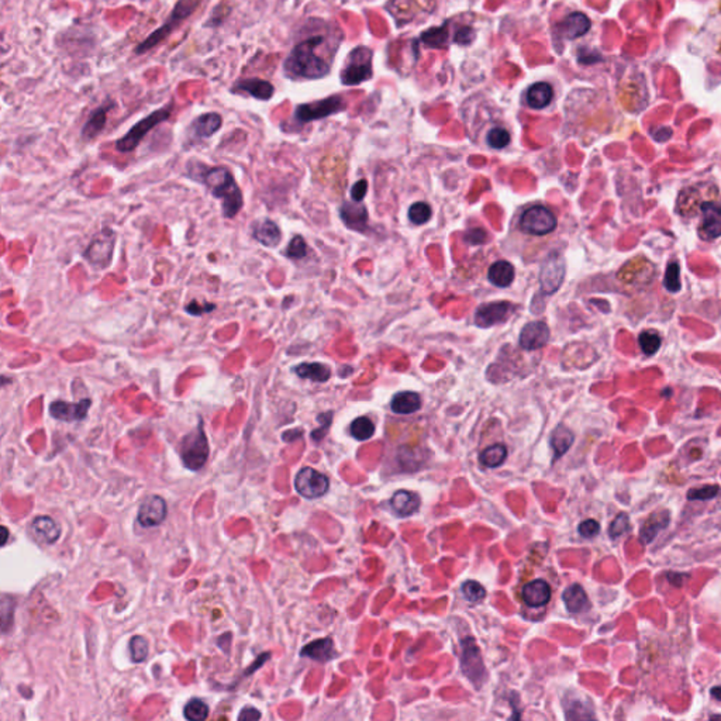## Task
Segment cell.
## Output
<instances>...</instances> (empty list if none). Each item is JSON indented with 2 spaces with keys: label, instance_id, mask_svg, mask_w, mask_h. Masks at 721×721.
I'll use <instances>...</instances> for the list:
<instances>
[{
  "label": "cell",
  "instance_id": "6da1fadb",
  "mask_svg": "<svg viewBox=\"0 0 721 721\" xmlns=\"http://www.w3.org/2000/svg\"><path fill=\"white\" fill-rule=\"evenodd\" d=\"M188 169L190 178L205 184L212 195L221 200L223 216L225 219H233L241 212L244 206V196L230 169L224 166L209 168L205 164L193 162L188 164Z\"/></svg>",
  "mask_w": 721,
  "mask_h": 721
},
{
  "label": "cell",
  "instance_id": "7a4b0ae2",
  "mask_svg": "<svg viewBox=\"0 0 721 721\" xmlns=\"http://www.w3.org/2000/svg\"><path fill=\"white\" fill-rule=\"evenodd\" d=\"M324 44V37L313 36L300 41L287 56L283 69L291 78L320 79L330 72V63L315 52Z\"/></svg>",
  "mask_w": 721,
  "mask_h": 721
},
{
  "label": "cell",
  "instance_id": "3957f363",
  "mask_svg": "<svg viewBox=\"0 0 721 721\" xmlns=\"http://www.w3.org/2000/svg\"><path fill=\"white\" fill-rule=\"evenodd\" d=\"M199 3H200V0H179L177 6L174 8V10H172L169 19L165 21V24L157 28L154 33H151L150 37H147L146 40L137 45L135 54L141 55L144 52L155 48L158 44H161L168 36H170V33L174 32L179 24H182L184 20H186L197 9Z\"/></svg>",
  "mask_w": 721,
  "mask_h": 721
},
{
  "label": "cell",
  "instance_id": "277c9868",
  "mask_svg": "<svg viewBox=\"0 0 721 721\" xmlns=\"http://www.w3.org/2000/svg\"><path fill=\"white\" fill-rule=\"evenodd\" d=\"M172 109H174V103H168L164 107L153 111L150 116L144 118L142 120L135 123L122 138L118 140L116 142L118 151L120 153L134 151L140 146V142L142 141L144 137H146L158 124L166 122L170 118Z\"/></svg>",
  "mask_w": 721,
  "mask_h": 721
},
{
  "label": "cell",
  "instance_id": "5b68a950",
  "mask_svg": "<svg viewBox=\"0 0 721 721\" xmlns=\"http://www.w3.org/2000/svg\"><path fill=\"white\" fill-rule=\"evenodd\" d=\"M181 458L185 467L192 471H199L206 464L209 458V443L201 421L195 431L184 437L181 443Z\"/></svg>",
  "mask_w": 721,
  "mask_h": 721
},
{
  "label": "cell",
  "instance_id": "8992f818",
  "mask_svg": "<svg viewBox=\"0 0 721 721\" xmlns=\"http://www.w3.org/2000/svg\"><path fill=\"white\" fill-rule=\"evenodd\" d=\"M116 232L111 228H103L99 232L83 252V258L92 267L103 269L111 264L114 245H116Z\"/></svg>",
  "mask_w": 721,
  "mask_h": 721
},
{
  "label": "cell",
  "instance_id": "52a82bcc",
  "mask_svg": "<svg viewBox=\"0 0 721 721\" xmlns=\"http://www.w3.org/2000/svg\"><path fill=\"white\" fill-rule=\"evenodd\" d=\"M522 232L531 236H546L553 233L557 227V219L554 213L545 206L537 205L527 209L518 221Z\"/></svg>",
  "mask_w": 721,
  "mask_h": 721
},
{
  "label": "cell",
  "instance_id": "ba28073f",
  "mask_svg": "<svg viewBox=\"0 0 721 721\" xmlns=\"http://www.w3.org/2000/svg\"><path fill=\"white\" fill-rule=\"evenodd\" d=\"M566 274V265H565V258L562 254L554 251L548 254L544 259L540 271V285L541 291L545 295H553L555 293L564 283Z\"/></svg>",
  "mask_w": 721,
  "mask_h": 721
},
{
  "label": "cell",
  "instance_id": "9c48e42d",
  "mask_svg": "<svg viewBox=\"0 0 721 721\" xmlns=\"http://www.w3.org/2000/svg\"><path fill=\"white\" fill-rule=\"evenodd\" d=\"M345 109V103L340 96H330L323 100L299 104L295 110V120L304 124L314 120H320L331 116Z\"/></svg>",
  "mask_w": 721,
  "mask_h": 721
},
{
  "label": "cell",
  "instance_id": "30bf717a",
  "mask_svg": "<svg viewBox=\"0 0 721 721\" xmlns=\"http://www.w3.org/2000/svg\"><path fill=\"white\" fill-rule=\"evenodd\" d=\"M372 76V52L365 47L354 49L350 61L342 72L344 85H358Z\"/></svg>",
  "mask_w": 721,
  "mask_h": 721
},
{
  "label": "cell",
  "instance_id": "8fae6325",
  "mask_svg": "<svg viewBox=\"0 0 721 721\" xmlns=\"http://www.w3.org/2000/svg\"><path fill=\"white\" fill-rule=\"evenodd\" d=\"M461 663H463V672L465 674V676L475 686H480L486 679V669L480 656V651L475 644L474 639H467L463 641Z\"/></svg>",
  "mask_w": 721,
  "mask_h": 721
},
{
  "label": "cell",
  "instance_id": "7c38bea8",
  "mask_svg": "<svg viewBox=\"0 0 721 721\" xmlns=\"http://www.w3.org/2000/svg\"><path fill=\"white\" fill-rule=\"evenodd\" d=\"M295 487L303 498L317 499L329 490V478L313 468H303L295 479Z\"/></svg>",
  "mask_w": 721,
  "mask_h": 721
},
{
  "label": "cell",
  "instance_id": "4fadbf2b",
  "mask_svg": "<svg viewBox=\"0 0 721 721\" xmlns=\"http://www.w3.org/2000/svg\"><path fill=\"white\" fill-rule=\"evenodd\" d=\"M514 306L510 302H490L480 304L475 313V323L482 329L493 327L506 322L514 311Z\"/></svg>",
  "mask_w": 721,
  "mask_h": 721
},
{
  "label": "cell",
  "instance_id": "5bb4252c",
  "mask_svg": "<svg viewBox=\"0 0 721 721\" xmlns=\"http://www.w3.org/2000/svg\"><path fill=\"white\" fill-rule=\"evenodd\" d=\"M91 406V399H83L79 401L55 400L49 405V414L61 421H79L88 416Z\"/></svg>",
  "mask_w": 721,
  "mask_h": 721
},
{
  "label": "cell",
  "instance_id": "9a60e30c",
  "mask_svg": "<svg viewBox=\"0 0 721 721\" xmlns=\"http://www.w3.org/2000/svg\"><path fill=\"white\" fill-rule=\"evenodd\" d=\"M550 327L544 322H530L527 323L520 333V347L524 351H537L550 341Z\"/></svg>",
  "mask_w": 721,
  "mask_h": 721
},
{
  "label": "cell",
  "instance_id": "2e32d148",
  "mask_svg": "<svg viewBox=\"0 0 721 721\" xmlns=\"http://www.w3.org/2000/svg\"><path fill=\"white\" fill-rule=\"evenodd\" d=\"M166 503L161 496H150L142 502L138 510V523L144 527L159 526L166 517Z\"/></svg>",
  "mask_w": 721,
  "mask_h": 721
},
{
  "label": "cell",
  "instance_id": "e0dca14e",
  "mask_svg": "<svg viewBox=\"0 0 721 721\" xmlns=\"http://www.w3.org/2000/svg\"><path fill=\"white\" fill-rule=\"evenodd\" d=\"M703 220L699 227L702 240H714L721 236V205L703 201L700 206Z\"/></svg>",
  "mask_w": 721,
  "mask_h": 721
},
{
  "label": "cell",
  "instance_id": "ac0fdd59",
  "mask_svg": "<svg viewBox=\"0 0 721 721\" xmlns=\"http://www.w3.org/2000/svg\"><path fill=\"white\" fill-rule=\"evenodd\" d=\"M232 92L240 93V95H248L254 99L267 102L274 96L275 88H274V85L268 80L259 79V78H249V79H240L239 82H236L232 88Z\"/></svg>",
  "mask_w": 721,
  "mask_h": 721
},
{
  "label": "cell",
  "instance_id": "d6986e66",
  "mask_svg": "<svg viewBox=\"0 0 721 721\" xmlns=\"http://www.w3.org/2000/svg\"><path fill=\"white\" fill-rule=\"evenodd\" d=\"M590 30V20L586 14L575 12L566 16L558 24V36L565 40H575L585 36Z\"/></svg>",
  "mask_w": 721,
  "mask_h": 721
},
{
  "label": "cell",
  "instance_id": "ffe728a7",
  "mask_svg": "<svg viewBox=\"0 0 721 721\" xmlns=\"http://www.w3.org/2000/svg\"><path fill=\"white\" fill-rule=\"evenodd\" d=\"M340 216L344 224L355 232L364 233L366 230L368 224V210L361 203L357 205V201H344V205L340 209Z\"/></svg>",
  "mask_w": 721,
  "mask_h": 721
},
{
  "label": "cell",
  "instance_id": "44dd1931",
  "mask_svg": "<svg viewBox=\"0 0 721 721\" xmlns=\"http://www.w3.org/2000/svg\"><path fill=\"white\" fill-rule=\"evenodd\" d=\"M32 534L41 544H54L61 535V529L51 517L40 515L32 523Z\"/></svg>",
  "mask_w": 721,
  "mask_h": 721
},
{
  "label": "cell",
  "instance_id": "7402d4cb",
  "mask_svg": "<svg viewBox=\"0 0 721 721\" xmlns=\"http://www.w3.org/2000/svg\"><path fill=\"white\" fill-rule=\"evenodd\" d=\"M523 599L530 608H541V606L550 601L551 588L542 579L533 581L524 586Z\"/></svg>",
  "mask_w": 721,
  "mask_h": 721
},
{
  "label": "cell",
  "instance_id": "603a6c76",
  "mask_svg": "<svg viewBox=\"0 0 721 721\" xmlns=\"http://www.w3.org/2000/svg\"><path fill=\"white\" fill-rule=\"evenodd\" d=\"M223 126V118L219 113L210 111L196 118L192 123L193 134L199 138H209L214 135Z\"/></svg>",
  "mask_w": 721,
  "mask_h": 721
},
{
  "label": "cell",
  "instance_id": "cb8c5ba5",
  "mask_svg": "<svg viewBox=\"0 0 721 721\" xmlns=\"http://www.w3.org/2000/svg\"><path fill=\"white\" fill-rule=\"evenodd\" d=\"M252 236L265 247H276L282 240L280 228L272 220L258 221L252 228Z\"/></svg>",
  "mask_w": 721,
  "mask_h": 721
},
{
  "label": "cell",
  "instance_id": "d4e9b609",
  "mask_svg": "<svg viewBox=\"0 0 721 721\" xmlns=\"http://www.w3.org/2000/svg\"><path fill=\"white\" fill-rule=\"evenodd\" d=\"M293 372L302 379H310L313 382H327L331 378V369L326 364L320 362H303L293 368Z\"/></svg>",
  "mask_w": 721,
  "mask_h": 721
},
{
  "label": "cell",
  "instance_id": "484cf974",
  "mask_svg": "<svg viewBox=\"0 0 721 721\" xmlns=\"http://www.w3.org/2000/svg\"><path fill=\"white\" fill-rule=\"evenodd\" d=\"M110 109H111V104L100 106L99 109H96V110H93L91 113L88 122L85 123V126L82 129V137L85 140H93L103 131V129H104V126L107 123V113H109Z\"/></svg>",
  "mask_w": 721,
  "mask_h": 721
},
{
  "label": "cell",
  "instance_id": "4316f807",
  "mask_svg": "<svg viewBox=\"0 0 721 721\" xmlns=\"http://www.w3.org/2000/svg\"><path fill=\"white\" fill-rule=\"evenodd\" d=\"M669 524V513L667 510H661L650 515L648 520L641 527V540L645 544H650L659 531L665 530Z\"/></svg>",
  "mask_w": 721,
  "mask_h": 721
},
{
  "label": "cell",
  "instance_id": "83f0119b",
  "mask_svg": "<svg viewBox=\"0 0 721 721\" xmlns=\"http://www.w3.org/2000/svg\"><path fill=\"white\" fill-rule=\"evenodd\" d=\"M390 408L397 414H412L420 410L421 397L414 392H400L392 399Z\"/></svg>",
  "mask_w": 721,
  "mask_h": 721
},
{
  "label": "cell",
  "instance_id": "f1b7e54d",
  "mask_svg": "<svg viewBox=\"0 0 721 721\" xmlns=\"http://www.w3.org/2000/svg\"><path fill=\"white\" fill-rule=\"evenodd\" d=\"M390 504L397 514L406 517L417 511L420 507V498L416 493L409 492V490H399L392 498Z\"/></svg>",
  "mask_w": 721,
  "mask_h": 721
},
{
  "label": "cell",
  "instance_id": "f546056e",
  "mask_svg": "<svg viewBox=\"0 0 721 721\" xmlns=\"http://www.w3.org/2000/svg\"><path fill=\"white\" fill-rule=\"evenodd\" d=\"M564 603L570 613H582L589 609V600L586 592L579 585H572L564 592Z\"/></svg>",
  "mask_w": 721,
  "mask_h": 721
},
{
  "label": "cell",
  "instance_id": "4dcf8cb0",
  "mask_svg": "<svg viewBox=\"0 0 721 721\" xmlns=\"http://www.w3.org/2000/svg\"><path fill=\"white\" fill-rule=\"evenodd\" d=\"M487 278L498 287H507L514 280V267L509 261H496L490 265Z\"/></svg>",
  "mask_w": 721,
  "mask_h": 721
},
{
  "label": "cell",
  "instance_id": "1f68e13d",
  "mask_svg": "<svg viewBox=\"0 0 721 721\" xmlns=\"http://www.w3.org/2000/svg\"><path fill=\"white\" fill-rule=\"evenodd\" d=\"M554 98V92L550 83L546 82H538L534 83L527 92V102L534 109H544L551 103Z\"/></svg>",
  "mask_w": 721,
  "mask_h": 721
},
{
  "label": "cell",
  "instance_id": "d6a6232c",
  "mask_svg": "<svg viewBox=\"0 0 721 721\" xmlns=\"http://www.w3.org/2000/svg\"><path fill=\"white\" fill-rule=\"evenodd\" d=\"M302 655L307 656V658H311L314 661H320V662L330 661V659H333L335 656L334 644H333V641L330 639L317 640V641L310 643L309 645H306L302 650Z\"/></svg>",
  "mask_w": 721,
  "mask_h": 721
},
{
  "label": "cell",
  "instance_id": "836d02e7",
  "mask_svg": "<svg viewBox=\"0 0 721 721\" xmlns=\"http://www.w3.org/2000/svg\"><path fill=\"white\" fill-rule=\"evenodd\" d=\"M650 268H651V264L647 261L645 258L643 256L634 258L619 271V279L624 283H634L643 275H645V272Z\"/></svg>",
  "mask_w": 721,
  "mask_h": 721
},
{
  "label": "cell",
  "instance_id": "e575fe53",
  "mask_svg": "<svg viewBox=\"0 0 721 721\" xmlns=\"http://www.w3.org/2000/svg\"><path fill=\"white\" fill-rule=\"evenodd\" d=\"M700 206V195L696 188H687L679 193L676 210L682 216H694Z\"/></svg>",
  "mask_w": 721,
  "mask_h": 721
},
{
  "label": "cell",
  "instance_id": "d590c367",
  "mask_svg": "<svg viewBox=\"0 0 721 721\" xmlns=\"http://www.w3.org/2000/svg\"><path fill=\"white\" fill-rule=\"evenodd\" d=\"M572 443H573V434L569 428L564 425H559L558 428H555V431L551 436V447L555 452V456L564 455L569 450Z\"/></svg>",
  "mask_w": 721,
  "mask_h": 721
},
{
  "label": "cell",
  "instance_id": "8d00e7d4",
  "mask_svg": "<svg viewBox=\"0 0 721 721\" xmlns=\"http://www.w3.org/2000/svg\"><path fill=\"white\" fill-rule=\"evenodd\" d=\"M506 458H507V448L502 444H495L492 447L486 448L480 454V463L485 467L496 468L504 463Z\"/></svg>",
  "mask_w": 721,
  "mask_h": 721
},
{
  "label": "cell",
  "instance_id": "74e56055",
  "mask_svg": "<svg viewBox=\"0 0 721 721\" xmlns=\"http://www.w3.org/2000/svg\"><path fill=\"white\" fill-rule=\"evenodd\" d=\"M421 40L428 47L445 48L447 47V40H448V27L444 24L441 27L430 28V30L423 33Z\"/></svg>",
  "mask_w": 721,
  "mask_h": 721
},
{
  "label": "cell",
  "instance_id": "f35d334b",
  "mask_svg": "<svg viewBox=\"0 0 721 721\" xmlns=\"http://www.w3.org/2000/svg\"><path fill=\"white\" fill-rule=\"evenodd\" d=\"M351 434L357 440H369L375 434V424L368 417H358L351 424Z\"/></svg>",
  "mask_w": 721,
  "mask_h": 721
},
{
  "label": "cell",
  "instance_id": "ab89813d",
  "mask_svg": "<svg viewBox=\"0 0 721 721\" xmlns=\"http://www.w3.org/2000/svg\"><path fill=\"white\" fill-rule=\"evenodd\" d=\"M639 342H640V347H641V350H643V353L645 355H654L661 348L662 340H661V335L656 331L647 330V331H643L640 334Z\"/></svg>",
  "mask_w": 721,
  "mask_h": 721
},
{
  "label": "cell",
  "instance_id": "60d3db41",
  "mask_svg": "<svg viewBox=\"0 0 721 721\" xmlns=\"http://www.w3.org/2000/svg\"><path fill=\"white\" fill-rule=\"evenodd\" d=\"M185 717L190 721H203L209 717V707L205 702L193 699L185 707Z\"/></svg>",
  "mask_w": 721,
  "mask_h": 721
},
{
  "label": "cell",
  "instance_id": "b9f144b4",
  "mask_svg": "<svg viewBox=\"0 0 721 721\" xmlns=\"http://www.w3.org/2000/svg\"><path fill=\"white\" fill-rule=\"evenodd\" d=\"M431 214H432V210L430 205L425 203V201H416V203H413L409 209V220L417 225L427 223L431 219Z\"/></svg>",
  "mask_w": 721,
  "mask_h": 721
},
{
  "label": "cell",
  "instance_id": "7bdbcfd3",
  "mask_svg": "<svg viewBox=\"0 0 721 721\" xmlns=\"http://www.w3.org/2000/svg\"><path fill=\"white\" fill-rule=\"evenodd\" d=\"M663 285H665L669 292H679L682 287L680 282V267L678 263H671L665 272V279H663Z\"/></svg>",
  "mask_w": 721,
  "mask_h": 721
},
{
  "label": "cell",
  "instance_id": "ee69618b",
  "mask_svg": "<svg viewBox=\"0 0 721 721\" xmlns=\"http://www.w3.org/2000/svg\"><path fill=\"white\" fill-rule=\"evenodd\" d=\"M511 141V137H510V133L504 129H500V127H496L493 130H490V133L487 134V144L492 148L495 150H502L504 147H507Z\"/></svg>",
  "mask_w": 721,
  "mask_h": 721
},
{
  "label": "cell",
  "instance_id": "f6af8a7d",
  "mask_svg": "<svg viewBox=\"0 0 721 721\" xmlns=\"http://www.w3.org/2000/svg\"><path fill=\"white\" fill-rule=\"evenodd\" d=\"M307 244L304 241V239L302 236H295L289 245L286 247L285 249V256L291 258V259H302L307 255Z\"/></svg>",
  "mask_w": 721,
  "mask_h": 721
},
{
  "label": "cell",
  "instance_id": "bcb514c9",
  "mask_svg": "<svg viewBox=\"0 0 721 721\" xmlns=\"http://www.w3.org/2000/svg\"><path fill=\"white\" fill-rule=\"evenodd\" d=\"M130 654L134 662H142L148 655V643L144 637H133L130 641Z\"/></svg>",
  "mask_w": 721,
  "mask_h": 721
},
{
  "label": "cell",
  "instance_id": "7dc6e473",
  "mask_svg": "<svg viewBox=\"0 0 721 721\" xmlns=\"http://www.w3.org/2000/svg\"><path fill=\"white\" fill-rule=\"evenodd\" d=\"M568 718H593L595 714L590 707H586V703L582 700H575L566 707Z\"/></svg>",
  "mask_w": 721,
  "mask_h": 721
},
{
  "label": "cell",
  "instance_id": "c3c4849f",
  "mask_svg": "<svg viewBox=\"0 0 721 721\" xmlns=\"http://www.w3.org/2000/svg\"><path fill=\"white\" fill-rule=\"evenodd\" d=\"M718 493H720V487L716 485H711V486L689 490L687 499L689 500H709V499L716 498Z\"/></svg>",
  "mask_w": 721,
  "mask_h": 721
},
{
  "label": "cell",
  "instance_id": "681fc988",
  "mask_svg": "<svg viewBox=\"0 0 721 721\" xmlns=\"http://www.w3.org/2000/svg\"><path fill=\"white\" fill-rule=\"evenodd\" d=\"M463 593H464V596H465L469 601H474V603H475V601H479V600H482V599L485 597L486 590H485V588H483L480 584H478L476 581H468V582H465L464 586H463Z\"/></svg>",
  "mask_w": 721,
  "mask_h": 721
},
{
  "label": "cell",
  "instance_id": "f907efd6",
  "mask_svg": "<svg viewBox=\"0 0 721 721\" xmlns=\"http://www.w3.org/2000/svg\"><path fill=\"white\" fill-rule=\"evenodd\" d=\"M628 530H630L628 515H627L625 513H621V514H619V515L614 518V522L612 523L609 533H610V537H612V538H617V537L623 535L624 533H627Z\"/></svg>",
  "mask_w": 721,
  "mask_h": 721
},
{
  "label": "cell",
  "instance_id": "816d5d0a",
  "mask_svg": "<svg viewBox=\"0 0 721 721\" xmlns=\"http://www.w3.org/2000/svg\"><path fill=\"white\" fill-rule=\"evenodd\" d=\"M216 309V304L213 303H199L197 300H192L190 303H188L185 306V311L192 314V315H203L205 313H210Z\"/></svg>",
  "mask_w": 721,
  "mask_h": 721
},
{
  "label": "cell",
  "instance_id": "f5cc1de1",
  "mask_svg": "<svg viewBox=\"0 0 721 721\" xmlns=\"http://www.w3.org/2000/svg\"><path fill=\"white\" fill-rule=\"evenodd\" d=\"M458 44H463V45H468L471 44L474 40H475V30L472 27H461L459 30L456 32L455 34V38H454Z\"/></svg>",
  "mask_w": 721,
  "mask_h": 721
},
{
  "label": "cell",
  "instance_id": "db71d44e",
  "mask_svg": "<svg viewBox=\"0 0 721 721\" xmlns=\"http://www.w3.org/2000/svg\"><path fill=\"white\" fill-rule=\"evenodd\" d=\"M600 531V526L596 520H586L579 526V533L585 538H593Z\"/></svg>",
  "mask_w": 721,
  "mask_h": 721
},
{
  "label": "cell",
  "instance_id": "11a10c76",
  "mask_svg": "<svg viewBox=\"0 0 721 721\" xmlns=\"http://www.w3.org/2000/svg\"><path fill=\"white\" fill-rule=\"evenodd\" d=\"M368 192V181L366 179H361L358 181L353 189H351V197H353V201H357V203H361V201L364 200L365 195Z\"/></svg>",
  "mask_w": 721,
  "mask_h": 721
},
{
  "label": "cell",
  "instance_id": "9f6ffc18",
  "mask_svg": "<svg viewBox=\"0 0 721 721\" xmlns=\"http://www.w3.org/2000/svg\"><path fill=\"white\" fill-rule=\"evenodd\" d=\"M486 239H487V234L485 233V230H482V228H472L465 234V240L469 244H472V245L483 244L486 241Z\"/></svg>",
  "mask_w": 721,
  "mask_h": 721
},
{
  "label": "cell",
  "instance_id": "6f0895ef",
  "mask_svg": "<svg viewBox=\"0 0 721 721\" xmlns=\"http://www.w3.org/2000/svg\"><path fill=\"white\" fill-rule=\"evenodd\" d=\"M259 717H261V713H259V711L255 710V709H252V707H249V709H244V710L240 713V716H239L240 720H258Z\"/></svg>",
  "mask_w": 721,
  "mask_h": 721
},
{
  "label": "cell",
  "instance_id": "680465c9",
  "mask_svg": "<svg viewBox=\"0 0 721 721\" xmlns=\"http://www.w3.org/2000/svg\"><path fill=\"white\" fill-rule=\"evenodd\" d=\"M667 578L674 586H682L683 579H685V575H682V573H668Z\"/></svg>",
  "mask_w": 721,
  "mask_h": 721
},
{
  "label": "cell",
  "instance_id": "91938a15",
  "mask_svg": "<svg viewBox=\"0 0 721 721\" xmlns=\"http://www.w3.org/2000/svg\"><path fill=\"white\" fill-rule=\"evenodd\" d=\"M711 696L717 700H721V686H716L711 689Z\"/></svg>",
  "mask_w": 721,
  "mask_h": 721
}]
</instances>
